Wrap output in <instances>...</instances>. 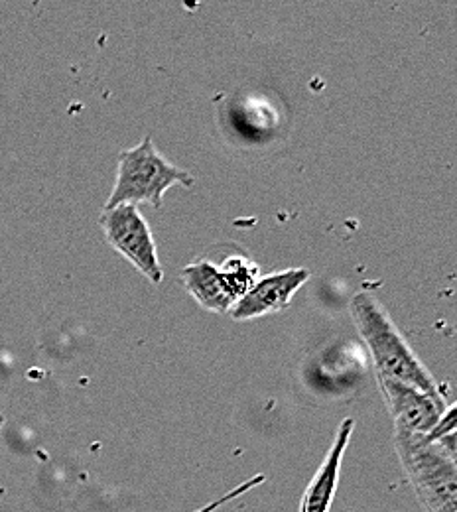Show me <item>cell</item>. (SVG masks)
Returning <instances> with one entry per match:
<instances>
[{"label":"cell","mask_w":457,"mask_h":512,"mask_svg":"<svg viewBox=\"0 0 457 512\" xmlns=\"http://www.w3.org/2000/svg\"><path fill=\"white\" fill-rule=\"evenodd\" d=\"M349 310L359 335L369 347L379 377L414 386L432 396H444L432 373L392 323L387 310L371 294H357Z\"/></svg>","instance_id":"1"},{"label":"cell","mask_w":457,"mask_h":512,"mask_svg":"<svg viewBox=\"0 0 457 512\" xmlns=\"http://www.w3.org/2000/svg\"><path fill=\"white\" fill-rule=\"evenodd\" d=\"M394 451L424 512H448L457 505V461L426 436L396 432Z\"/></svg>","instance_id":"2"},{"label":"cell","mask_w":457,"mask_h":512,"mask_svg":"<svg viewBox=\"0 0 457 512\" xmlns=\"http://www.w3.org/2000/svg\"><path fill=\"white\" fill-rule=\"evenodd\" d=\"M196 180L190 172L176 168L156 152L152 138L146 136L136 148L119 154L117 182L111 197L105 203V211L119 205L150 203L152 207L162 205V197L174 186L192 188Z\"/></svg>","instance_id":"3"},{"label":"cell","mask_w":457,"mask_h":512,"mask_svg":"<svg viewBox=\"0 0 457 512\" xmlns=\"http://www.w3.org/2000/svg\"><path fill=\"white\" fill-rule=\"evenodd\" d=\"M99 225L107 237V243L119 255L125 256L152 284H162L164 270L158 260L156 243L138 207L119 205L115 209L103 211Z\"/></svg>","instance_id":"4"},{"label":"cell","mask_w":457,"mask_h":512,"mask_svg":"<svg viewBox=\"0 0 457 512\" xmlns=\"http://www.w3.org/2000/svg\"><path fill=\"white\" fill-rule=\"evenodd\" d=\"M379 386L389 406L396 432L428 436L446 410L444 396H432L414 386L383 377H379Z\"/></svg>","instance_id":"5"},{"label":"cell","mask_w":457,"mask_h":512,"mask_svg":"<svg viewBox=\"0 0 457 512\" xmlns=\"http://www.w3.org/2000/svg\"><path fill=\"white\" fill-rule=\"evenodd\" d=\"M308 278L310 272L304 268H292L264 276L233 306V320H255L286 310L292 296L308 282Z\"/></svg>","instance_id":"6"},{"label":"cell","mask_w":457,"mask_h":512,"mask_svg":"<svg viewBox=\"0 0 457 512\" xmlns=\"http://www.w3.org/2000/svg\"><path fill=\"white\" fill-rule=\"evenodd\" d=\"M353 428H355V420H351V418H347L339 424V430L335 434L331 448L327 449L322 465L318 467L316 475L312 477L310 485L306 487V491L302 495L298 512L331 511V505H333V499H335V493L339 487L343 457L349 448Z\"/></svg>","instance_id":"7"},{"label":"cell","mask_w":457,"mask_h":512,"mask_svg":"<svg viewBox=\"0 0 457 512\" xmlns=\"http://www.w3.org/2000/svg\"><path fill=\"white\" fill-rule=\"evenodd\" d=\"M182 278L188 292L196 298L201 308L225 314L231 312L233 306L239 302L237 294L227 284L221 268L211 262H194L182 268Z\"/></svg>","instance_id":"8"},{"label":"cell","mask_w":457,"mask_h":512,"mask_svg":"<svg viewBox=\"0 0 457 512\" xmlns=\"http://www.w3.org/2000/svg\"><path fill=\"white\" fill-rule=\"evenodd\" d=\"M221 272L227 280V284L231 286V290L237 294V298L241 300L257 282V274H259V268L249 262L247 258L243 256H231L223 266H221Z\"/></svg>","instance_id":"9"},{"label":"cell","mask_w":457,"mask_h":512,"mask_svg":"<svg viewBox=\"0 0 457 512\" xmlns=\"http://www.w3.org/2000/svg\"><path fill=\"white\" fill-rule=\"evenodd\" d=\"M266 481V477L264 475H255V477H251V479H247V481H243L241 485H237L235 489H231L229 493H225V495H221V497H217L215 501H211V503H207V505H203L201 509H197L194 512H215L219 511L221 507H225V505H229V503H233V501H237V499H241L243 495H247L249 491H253V489H257L259 485H262Z\"/></svg>","instance_id":"10"},{"label":"cell","mask_w":457,"mask_h":512,"mask_svg":"<svg viewBox=\"0 0 457 512\" xmlns=\"http://www.w3.org/2000/svg\"><path fill=\"white\" fill-rule=\"evenodd\" d=\"M454 434H457V402H454L452 406H446L444 414L440 416L434 430L426 436V440L428 442H438V440L454 436Z\"/></svg>","instance_id":"11"},{"label":"cell","mask_w":457,"mask_h":512,"mask_svg":"<svg viewBox=\"0 0 457 512\" xmlns=\"http://www.w3.org/2000/svg\"><path fill=\"white\" fill-rule=\"evenodd\" d=\"M2 426H4V416L0 414V428H2Z\"/></svg>","instance_id":"12"},{"label":"cell","mask_w":457,"mask_h":512,"mask_svg":"<svg viewBox=\"0 0 457 512\" xmlns=\"http://www.w3.org/2000/svg\"><path fill=\"white\" fill-rule=\"evenodd\" d=\"M448 512H457V505H456V507H452V509H450V511H448Z\"/></svg>","instance_id":"13"},{"label":"cell","mask_w":457,"mask_h":512,"mask_svg":"<svg viewBox=\"0 0 457 512\" xmlns=\"http://www.w3.org/2000/svg\"><path fill=\"white\" fill-rule=\"evenodd\" d=\"M456 331H457V325H456Z\"/></svg>","instance_id":"14"}]
</instances>
